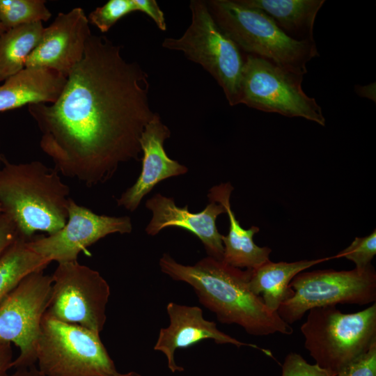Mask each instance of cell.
I'll return each instance as SVG.
<instances>
[{
  "label": "cell",
  "mask_w": 376,
  "mask_h": 376,
  "mask_svg": "<svg viewBox=\"0 0 376 376\" xmlns=\"http://www.w3.org/2000/svg\"><path fill=\"white\" fill-rule=\"evenodd\" d=\"M149 88L120 45L91 34L56 102L28 105L41 150L63 175L88 187L105 183L122 164L140 160L141 134L155 114Z\"/></svg>",
  "instance_id": "6da1fadb"
},
{
  "label": "cell",
  "mask_w": 376,
  "mask_h": 376,
  "mask_svg": "<svg viewBox=\"0 0 376 376\" xmlns=\"http://www.w3.org/2000/svg\"><path fill=\"white\" fill-rule=\"evenodd\" d=\"M159 265L173 280L191 286L200 304L214 313L220 323L237 324L248 334L257 336L292 334L291 326L250 290L251 269L242 270L210 256L185 265L167 253L162 256Z\"/></svg>",
  "instance_id": "7a4b0ae2"
},
{
  "label": "cell",
  "mask_w": 376,
  "mask_h": 376,
  "mask_svg": "<svg viewBox=\"0 0 376 376\" xmlns=\"http://www.w3.org/2000/svg\"><path fill=\"white\" fill-rule=\"evenodd\" d=\"M58 173L40 161L12 163L2 155L0 206L19 236L29 240L36 232L50 235L65 224L70 187Z\"/></svg>",
  "instance_id": "3957f363"
},
{
  "label": "cell",
  "mask_w": 376,
  "mask_h": 376,
  "mask_svg": "<svg viewBox=\"0 0 376 376\" xmlns=\"http://www.w3.org/2000/svg\"><path fill=\"white\" fill-rule=\"evenodd\" d=\"M206 3L218 26L246 54L303 77L307 73V63L319 56L315 40L292 39L260 10L246 6L239 0Z\"/></svg>",
  "instance_id": "277c9868"
},
{
  "label": "cell",
  "mask_w": 376,
  "mask_h": 376,
  "mask_svg": "<svg viewBox=\"0 0 376 376\" xmlns=\"http://www.w3.org/2000/svg\"><path fill=\"white\" fill-rule=\"evenodd\" d=\"M301 327L304 346L316 364L336 374L376 343V304L353 313L336 306L308 311Z\"/></svg>",
  "instance_id": "5b68a950"
},
{
  "label": "cell",
  "mask_w": 376,
  "mask_h": 376,
  "mask_svg": "<svg viewBox=\"0 0 376 376\" xmlns=\"http://www.w3.org/2000/svg\"><path fill=\"white\" fill-rule=\"evenodd\" d=\"M190 25L178 38H166L164 48L182 52L217 81L230 106L240 104L244 58L242 51L218 26L206 1L191 0Z\"/></svg>",
  "instance_id": "8992f818"
},
{
  "label": "cell",
  "mask_w": 376,
  "mask_h": 376,
  "mask_svg": "<svg viewBox=\"0 0 376 376\" xmlns=\"http://www.w3.org/2000/svg\"><path fill=\"white\" fill-rule=\"evenodd\" d=\"M36 357L38 370L46 376H114L119 373L99 333L46 313Z\"/></svg>",
  "instance_id": "52a82bcc"
},
{
  "label": "cell",
  "mask_w": 376,
  "mask_h": 376,
  "mask_svg": "<svg viewBox=\"0 0 376 376\" xmlns=\"http://www.w3.org/2000/svg\"><path fill=\"white\" fill-rule=\"evenodd\" d=\"M303 76L274 63L246 54L240 84V104L287 117H300L325 125L321 107L301 86Z\"/></svg>",
  "instance_id": "ba28073f"
},
{
  "label": "cell",
  "mask_w": 376,
  "mask_h": 376,
  "mask_svg": "<svg viewBox=\"0 0 376 376\" xmlns=\"http://www.w3.org/2000/svg\"><path fill=\"white\" fill-rule=\"evenodd\" d=\"M289 286L293 295L276 311L288 324L314 308L337 304L366 305L376 301V272L372 265L363 270L301 272Z\"/></svg>",
  "instance_id": "9c48e42d"
},
{
  "label": "cell",
  "mask_w": 376,
  "mask_h": 376,
  "mask_svg": "<svg viewBox=\"0 0 376 376\" xmlns=\"http://www.w3.org/2000/svg\"><path fill=\"white\" fill-rule=\"evenodd\" d=\"M52 278L45 313L100 334L106 322L110 297L107 281L97 271L77 260L58 263Z\"/></svg>",
  "instance_id": "30bf717a"
},
{
  "label": "cell",
  "mask_w": 376,
  "mask_h": 376,
  "mask_svg": "<svg viewBox=\"0 0 376 376\" xmlns=\"http://www.w3.org/2000/svg\"><path fill=\"white\" fill-rule=\"evenodd\" d=\"M52 276L43 270L26 276L0 305V341L19 350L14 369L35 366L42 318L48 306Z\"/></svg>",
  "instance_id": "8fae6325"
},
{
  "label": "cell",
  "mask_w": 376,
  "mask_h": 376,
  "mask_svg": "<svg viewBox=\"0 0 376 376\" xmlns=\"http://www.w3.org/2000/svg\"><path fill=\"white\" fill-rule=\"evenodd\" d=\"M132 228L127 216L97 214L70 198L64 226L47 236L32 237L27 244L31 250L51 262H72L77 260L81 251L100 239L113 233L128 234Z\"/></svg>",
  "instance_id": "7c38bea8"
},
{
  "label": "cell",
  "mask_w": 376,
  "mask_h": 376,
  "mask_svg": "<svg viewBox=\"0 0 376 376\" xmlns=\"http://www.w3.org/2000/svg\"><path fill=\"white\" fill-rule=\"evenodd\" d=\"M89 22L81 8L60 13L45 28L38 45L27 57L25 68H43L58 72L66 78L83 58L91 35Z\"/></svg>",
  "instance_id": "4fadbf2b"
},
{
  "label": "cell",
  "mask_w": 376,
  "mask_h": 376,
  "mask_svg": "<svg viewBox=\"0 0 376 376\" xmlns=\"http://www.w3.org/2000/svg\"><path fill=\"white\" fill-rule=\"evenodd\" d=\"M166 312L169 324L167 327L160 329L153 349L164 354L168 368L173 373L184 371V368L178 366L175 361V350L189 347L204 340H213L219 345L251 347L274 358L270 350L240 341L220 331L215 322L203 318V310L198 306L171 301L166 305Z\"/></svg>",
  "instance_id": "5bb4252c"
},
{
  "label": "cell",
  "mask_w": 376,
  "mask_h": 376,
  "mask_svg": "<svg viewBox=\"0 0 376 376\" xmlns=\"http://www.w3.org/2000/svg\"><path fill=\"white\" fill-rule=\"evenodd\" d=\"M146 207L152 212V218L145 229L148 235H156L169 227L185 229L201 241L207 256L222 260L223 235L219 232L216 221L226 210L220 203L210 201L201 212L193 213L188 205L180 207L173 198L156 194L146 201Z\"/></svg>",
  "instance_id": "9a60e30c"
},
{
  "label": "cell",
  "mask_w": 376,
  "mask_h": 376,
  "mask_svg": "<svg viewBox=\"0 0 376 376\" xmlns=\"http://www.w3.org/2000/svg\"><path fill=\"white\" fill-rule=\"evenodd\" d=\"M171 136L169 128L157 113L146 125L139 139L141 171L134 184L116 198L118 206L134 212L145 196L162 180L185 174L187 167L168 157L164 143Z\"/></svg>",
  "instance_id": "2e32d148"
},
{
  "label": "cell",
  "mask_w": 376,
  "mask_h": 376,
  "mask_svg": "<svg viewBox=\"0 0 376 376\" xmlns=\"http://www.w3.org/2000/svg\"><path fill=\"white\" fill-rule=\"evenodd\" d=\"M233 189L228 182L212 187L207 194L210 201L223 205L229 219L228 233L222 235V260L237 268L253 269L269 260L272 249L267 246H258L253 242V235L260 230L258 227L252 226L249 229H244L236 219L230 203Z\"/></svg>",
  "instance_id": "e0dca14e"
},
{
  "label": "cell",
  "mask_w": 376,
  "mask_h": 376,
  "mask_svg": "<svg viewBox=\"0 0 376 376\" xmlns=\"http://www.w3.org/2000/svg\"><path fill=\"white\" fill-rule=\"evenodd\" d=\"M67 78L43 68H24L0 86V111L26 104H52L62 93Z\"/></svg>",
  "instance_id": "ac0fdd59"
},
{
  "label": "cell",
  "mask_w": 376,
  "mask_h": 376,
  "mask_svg": "<svg viewBox=\"0 0 376 376\" xmlns=\"http://www.w3.org/2000/svg\"><path fill=\"white\" fill-rule=\"evenodd\" d=\"M333 256L315 260H302L292 263L267 261L251 269L249 287L255 295L262 297L266 306L276 312L280 305L293 295L289 286L299 273Z\"/></svg>",
  "instance_id": "d6986e66"
},
{
  "label": "cell",
  "mask_w": 376,
  "mask_h": 376,
  "mask_svg": "<svg viewBox=\"0 0 376 376\" xmlns=\"http://www.w3.org/2000/svg\"><path fill=\"white\" fill-rule=\"evenodd\" d=\"M243 5L268 15L289 37L314 40L316 15L324 0H239Z\"/></svg>",
  "instance_id": "ffe728a7"
},
{
  "label": "cell",
  "mask_w": 376,
  "mask_h": 376,
  "mask_svg": "<svg viewBox=\"0 0 376 376\" xmlns=\"http://www.w3.org/2000/svg\"><path fill=\"white\" fill-rule=\"evenodd\" d=\"M45 28L41 22L22 24L0 37V81L25 68L27 57L38 45Z\"/></svg>",
  "instance_id": "44dd1931"
},
{
  "label": "cell",
  "mask_w": 376,
  "mask_h": 376,
  "mask_svg": "<svg viewBox=\"0 0 376 376\" xmlns=\"http://www.w3.org/2000/svg\"><path fill=\"white\" fill-rule=\"evenodd\" d=\"M27 241L18 235L0 256V305L26 276L51 263L31 250Z\"/></svg>",
  "instance_id": "7402d4cb"
},
{
  "label": "cell",
  "mask_w": 376,
  "mask_h": 376,
  "mask_svg": "<svg viewBox=\"0 0 376 376\" xmlns=\"http://www.w3.org/2000/svg\"><path fill=\"white\" fill-rule=\"evenodd\" d=\"M52 13L42 0H0V21L7 31L22 24L46 22Z\"/></svg>",
  "instance_id": "603a6c76"
},
{
  "label": "cell",
  "mask_w": 376,
  "mask_h": 376,
  "mask_svg": "<svg viewBox=\"0 0 376 376\" xmlns=\"http://www.w3.org/2000/svg\"><path fill=\"white\" fill-rule=\"evenodd\" d=\"M134 11L136 10L133 0H109L92 11L88 19L101 32L105 33L123 17Z\"/></svg>",
  "instance_id": "cb8c5ba5"
},
{
  "label": "cell",
  "mask_w": 376,
  "mask_h": 376,
  "mask_svg": "<svg viewBox=\"0 0 376 376\" xmlns=\"http://www.w3.org/2000/svg\"><path fill=\"white\" fill-rule=\"evenodd\" d=\"M375 254L376 231L374 230L368 236L355 237L350 246L333 257L345 258L355 264V268L363 270L371 265V260Z\"/></svg>",
  "instance_id": "d4e9b609"
},
{
  "label": "cell",
  "mask_w": 376,
  "mask_h": 376,
  "mask_svg": "<svg viewBox=\"0 0 376 376\" xmlns=\"http://www.w3.org/2000/svg\"><path fill=\"white\" fill-rule=\"evenodd\" d=\"M281 376H336V375L322 368L316 363L309 364L297 353L290 352L284 360Z\"/></svg>",
  "instance_id": "484cf974"
},
{
  "label": "cell",
  "mask_w": 376,
  "mask_h": 376,
  "mask_svg": "<svg viewBox=\"0 0 376 376\" xmlns=\"http://www.w3.org/2000/svg\"><path fill=\"white\" fill-rule=\"evenodd\" d=\"M336 376H376V343L341 368Z\"/></svg>",
  "instance_id": "4316f807"
},
{
  "label": "cell",
  "mask_w": 376,
  "mask_h": 376,
  "mask_svg": "<svg viewBox=\"0 0 376 376\" xmlns=\"http://www.w3.org/2000/svg\"><path fill=\"white\" fill-rule=\"evenodd\" d=\"M136 10L150 17L162 31L167 29L164 14L155 0H133Z\"/></svg>",
  "instance_id": "83f0119b"
},
{
  "label": "cell",
  "mask_w": 376,
  "mask_h": 376,
  "mask_svg": "<svg viewBox=\"0 0 376 376\" xmlns=\"http://www.w3.org/2000/svg\"><path fill=\"white\" fill-rule=\"evenodd\" d=\"M18 236L17 228L10 217L0 214V256Z\"/></svg>",
  "instance_id": "f1b7e54d"
},
{
  "label": "cell",
  "mask_w": 376,
  "mask_h": 376,
  "mask_svg": "<svg viewBox=\"0 0 376 376\" xmlns=\"http://www.w3.org/2000/svg\"><path fill=\"white\" fill-rule=\"evenodd\" d=\"M13 360L11 343L0 341V376H9Z\"/></svg>",
  "instance_id": "f546056e"
},
{
  "label": "cell",
  "mask_w": 376,
  "mask_h": 376,
  "mask_svg": "<svg viewBox=\"0 0 376 376\" xmlns=\"http://www.w3.org/2000/svg\"><path fill=\"white\" fill-rule=\"evenodd\" d=\"M354 90L356 93L358 94L359 96L368 98L374 102H376L375 82L365 86L356 85L354 86Z\"/></svg>",
  "instance_id": "4dcf8cb0"
},
{
  "label": "cell",
  "mask_w": 376,
  "mask_h": 376,
  "mask_svg": "<svg viewBox=\"0 0 376 376\" xmlns=\"http://www.w3.org/2000/svg\"><path fill=\"white\" fill-rule=\"evenodd\" d=\"M9 376H46L42 374L35 366L29 368H22L15 369V372L10 374Z\"/></svg>",
  "instance_id": "1f68e13d"
},
{
  "label": "cell",
  "mask_w": 376,
  "mask_h": 376,
  "mask_svg": "<svg viewBox=\"0 0 376 376\" xmlns=\"http://www.w3.org/2000/svg\"><path fill=\"white\" fill-rule=\"evenodd\" d=\"M114 376H142V375L135 371H129L127 373H118L117 375Z\"/></svg>",
  "instance_id": "d6a6232c"
},
{
  "label": "cell",
  "mask_w": 376,
  "mask_h": 376,
  "mask_svg": "<svg viewBox=\"0 0 376 376\" xmlns=\"http://www.w3.org/2000/svg\"><path fill=\"white\" fill-rule=\"evenodd\" d=\"M6 31V30L5 29V28L3 27V26L2 25L1 21H0V37L1 36V35L5 32Z\"/></svg>",
  "instance_id": "836d02e7"
},
{
  "label": "cell",
  "mask_w": 376,
  "mask_h": 376,
  "mask_svg": "<svg viewBox=\"0 0 376 376\" xmlns=\"http://www.w3.org/2000/svg\"><path fill=\"white\" fill-rule=\"evenodd\" d=\"M0 145H1V141H0ZM2 155L1 152H0V166L1 165V157H2Z\"/></svg>",
  "instance_id": "e575fe53"
},
{
  "label": "cell",
  "mask_w": 376,
  "mask_h": 376,
  "mask_svg": "<svg viewBox=\"0 0 376 376\" xmlns=\"http://www.w3.org/2000/svg\"><path fill=\"white\" fill-rule=\"evenodd\" d=\"M2 212H1V206H0V214H1Z\"/></svg>",
  "instance_id": "d590c367"
}]
</instances>
